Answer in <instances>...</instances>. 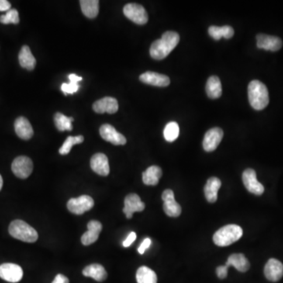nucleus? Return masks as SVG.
I'll list each match as a JSON object with an SVG mask.
<instances>
[{"label":"nucleus","mask_w":283,"mask_h":283,"mask_svg":"<svg viewBox=\"0 0 283 283\" xmlns=\"http://www.w3.org/2000/svg\"><path fill=\"white\" fill-rule=\"evenodd\" d=\"M145 207V203L141 201L138 194H130L125 198L123 212L128 219H131L135 212H142L144 210Z\"/></svg>","instance_id":"obj_13"},{"label":"nucleus","mask_w":283,"mask_h":283,"mask_svg":"<svg viewBox=\"0 0 283 283\" xmlns=\"http://www.w3.org/2000/svg\"><path fill=\"white\" fill-rule=\"evenodd\" d=\"M180 35L173 31H167L161 38L155 40L150 46V56L155 60L165 59L180 42Z\"/></svg>","instance_id":"obj_1"},{"label":"nucleus","mask_w":283,"mask_h":283,"mask_svg":"<svg viewBox=\"0 0 283 283\" xmlns=\"http://www.w3.org/2000/svg\"><path fill=\"white\" fill-rule=\"evenodd\" d=\"M139 80L144 84L156 87H167L170 84L169 77L155 72H146L139 77Z\"/></svg>","instance_id":"obj_18"},{"label":"nucleus","mask_w":283,"mask_h":283,"mask_svg":"<svg viewBox=\"0 0 283 283\" xmlns=\"http://www.w3.org/2000/svg\"><path fill=\"white\" fill-rule=\"evenodd\" d=\"M84 138L83 136H76V137H73V136H69L66 140L65 141L64 144L63 146L59 149V153L62 155L68 154L70 151H71L72 147H73L74 145L80 144L84 142Z\"/></svg>","instance_id":"obj_32"},{"label":"nucleus","mask_w":283,"mask_h":283,"mask_svg":"<svg viewBox=\"0 0 283 283\" xmlns=\"http://www.w3.org/2000/svg\"><path fill=\"white\" fill-rule=\"evenodd\" d=\"M162 177V170L158 166L153 165L148 167L143 173V181L146 185L156 186Z\"/></svg>","instance_id":"obj_24"},{"label":"nucleus","mask_w":283,"mask_h":283,"mask_svg":"<svg viewBox=\"0 0 283 283\" xmlns=\"http://www.w3.org/2000/svg\"><path fill=\"white\" fill-rule=\"evenodd\" d=\"M99 133L100 136H102L104 140L109 142L115 146L126 144V138L122 134L117 132L115 128L112 125H108V124L102 125L100 128Z\"/></svg>","instance_id":"obj_11"},{"label":"nucleus","mask_w":283,"mask_h":283,"mask_svg":"<svg viewBox=\"0 0 283 283\" xmlns=\"http://www.w3.org/2000/svg\"><path fill=\"white\" fill-rule=\"evenodd\" d=\"M208 34L215 40H219L222 37H224L225 39H231L233 37L235 31H234L233 28L229 25L221 27L213 25V26L209 27Z\"/></svg>","instance_id":"obj_27"},{"label":"nucleus","mask_w":283,"mask_h":283,"mask_svg":"<svg viewBox=\"0 0 283 283\" xmlns=\"http://www.w3.org/2000/svg\"><path fill=\"white\" fill-rule=\"evenodd\" d=\"M180 135V127L177 122H169L166 125L164 130V137L166 141L173 143Z\"/></svg>","instance_id":"obj_31"},{"label":"nucleus","mask_w":283,"mask_h":283,"mask_svg":"<svg viewBox=\"0 0 283 283\" xmlns=\"http://www.w3.org/2000/svg\"><path fill=\"white\" fill-rule=\"evenodd\" d=\"M11 169L17 177L24 180L32 174L33 163L29 157L20 156L13 161Z\"/></svg>","instance_id":"obj_7"},{"label":"nucleus","mask_w":283,"mask_h":283,"mask_svg":"<svg viewBox=\"0 0 283 283\" xmlns=\"http://www.w3.org/2000/svg\"><path fill=\"white\" fill-rule=\"evenodd\" d=\"M118 100L112 97H105L93 104V109L98 114H114L118 112Z\"/></svg>","instance_id":"obj_17"},{"label":"nucleus","mask_w":283,"mask_h":283,"mask_svg":"<svg viewBox=\"0 0 283 283\" xmlns=\"http://www.w3.org/2000/svg\"><path fill=\"white\" fill-rule=\"evenodd\" d=\"M136 280L138 283H157V274L151 269L143 266L137 270Z\"/></svg>","instance_id":"obj_29"},{"label":"nucleus","mask_w":283,"mask_h":283,"mask_svg":"<svg viewBox=\"0 0 283 283\" xmlns=\"http://www.w3.org/2000/svg\"><path fill=\"white\" fill-rule=\"evenodd\" d=\"M83 274L86 277H91L98 281H104L107 278V272L103 266L98 264L87 266L83 270Z\"/></svg>","instance_id":"obj_25"},{"label":"nucleus","mask_w":283,"mask_h":283,"mask_svg":"<svg viewBox=\"0 0 283 283\" xmlns=\"http://www.w3.org/2000/svg\"><path fill=\"white\" fill-rule=\"evenodd\" d=\"M52 283H70L69 278L63 274H59L56 276Z\"/></svg>","instance_id":"obj_39"},{"label":"nucleus","mask_w":283,"mask_h":283,"mask_svg":"<svg viewBox=\"0 0 283 283\" xmlns=\"http://www.w3.org/2000/svg\"><path fill=\"white\" fill-rule=\"evenodd\" d=\"M249 103L256 110H262L269 103L268 90L265 84L259 80H253L248 87Z\"/></svg>","instance_id":"obj_2"},{"label":"nucleus","mask_w":283,"mask_h":283,"mask_svg":"<svg viewBox=\"0 0 283 283\" xmlns=\"http://www.w3.org/2000/svg\"><path fill=\"white\" fill-rule=\"evenodd\" d=\"M23 277V270L18 264L12 263L0 265V278L9 282H18Z\"/></svg>","instance_id":"obj_9"},{"label":"nucleus","mask_w":283,"mask_h":283,"mask_svg":"<svg viewBox=\"0 0 283 283\" xmlns=\"http://www.w3.org/2000/svg\"><path fill=\"white\" fill-rule=\"evenodd\" d=\"M150 245H151V240L150 239H146L143 242L142 244L139 246V249H138V251L140 254H143L146 251L148 248L150 247Z\"/></svg>","instance_id":"obj_36"},{"label":"nucleus","mask_w":283,"mask_h":283,"mask_svg":"<svg viewBox=\"0 0 283 283\" xmlns=\"http://www.w3.org/2000/svg\"><path fill=\"white\" fill-rule=\"evenodd\" d=\"M19 14L16 9H11L6 13V15L0 17V22L4 25H8V24L17 25L19 23Z\"/></svg>","instance_id":"obj_33"},{"label":"nucleus","mask_w":283,"mask_h":283,"mask_svg":"<svg viewBox=\"0 0 283 283\" xmlns=\"http://www.w3.org/2000/svg\"><path fill=\"white\" fill-rule=\"evenodd\" d=\"M79 87H80V86H79L78 83L70 81L69 84H66V83L63 84V85H62V91H63V93L66 95L68 94H73L78 91Z\"/></svg>","instance_id":"obj_34"},{"label":"nucleus","mask_w":283,"mask_h":283,"mask_svg":"<svg viewBox=\"0 0 283 283\" xmlns=\"http://www.w3.org/2000/svg\"><path fill=\"white\" fill-rule=\"evenodd\" d=\"M91 169L102 177H107L109 174V160L106 155L102 153H95L91 159Z\"/></svg>","instance_id":"obj_15"},{"label":"nucleus","mask_w":283,"mask_h":283,"mask_svg":"<svg viewBox=\"0 0 283 283\" xmlns=\"http://www.w3.org/2000/svg\"><path fill=\"white\" fill-rule=\"evenodd\" d=\"M11 8V4L7 0H0V11L8 12Z\"/></svg>","instance_id":"obj_38"},{"label":"nucleus","mask_w":283,"mask_h":283,"mask_svg":"<svg viewBox=\"0 0 283 283\" xmlns=\"http://www.w3.org/2000/svg\"><path fill=\"white\" fill-rule=\"evenodd\" d=\"M226 265L228 267L230 266H233L237 269L238 271H241V272H246L250 267L249 260L242 253H235V254L231 255L230 257H228Z\"/></svg>","instance_id":"obj_23"},{"label":"nucleus","mask_w":283,"mask_h":283,"mask_svg":"<svg viewBox=\"0 0 283 283\" xmlns=\"http://www.w3.org/2000/svg\"><path fill=\"white\" fill-rule=\"evenodd\" d=\"M243 231L239 225L228 224L220 228L213 235V242L216 246L224 247L239 241Z\"/></svg>","instance_id":"obj_3"},{"label":"nucleus","mask_w":283,"mask_h":283,"mask_svg":"<svg viewBox=\"0 0 283 283\" xmlns=\"http://www.w3.org/2000/svg\"><path fill=\"white\" fill-rule=\"evenodd\" d=\"M3 184H4V180H3L2 176L0 175V191H1V189H2Z\"/></svg>","instance_id":"obj_41"},{"label":"nucleus","mask_w":283,"mask_h":283,"mask_svg":"<svg viewBox=\"0 0 283 283\" xmlns=\"http://www.w3.org/2000/svg\"><path fill=\"white\" fill-rule=\"evenodd\" d=\"M242 181L249 192L255 195H261L264 192V186L257 180V173L252 168L245 170L242 174Z\"/></svg>","instance_id":"obj_8"},{"label":"nucleus","mask_w":283,"mask_h":283,"mask_svg":"<svg viewBox=\"0 0 283 283\" xmlns=\"http://www.w3.org/2000/svg\"><path fill=\"white\" fill-rule=\"evenodd\" d=\"M162 200L164 201L163 209L166 215L170 217L180 216L182 212L181 206L175 200L174 192L172 190L167 189L163 192Z\"/></svg>","instance_id":"obj_10"},{"label":"nucleus","mask_w":283,"mask_h":283,"mask_svg":"<svg viewBox=\"0 0 283 283\" xmlns=\"http://www.w3.org/2000/svg\"><path fill=\"white\" fill-rule=\"evenodd\" d=\"M18 59H19V63L22 68L26 69L28 70H34L36 60L31 52L29 46L26 45L22 46L19 52Z\"/></svg>","instance_id":"obj_22"},{"label":"nucleus","mask_w":283,"mask_h":283,"mask_svg":"<svg viewBox=\"0 0 283 283\" xmlns=\"http://www.w3.org/2000/svg\"><path fill=\"white\" fill-rule=\"evenodd\" d=\"M87 229L88 231L81 237V242L84 246H90L98 240L99 234L102 232V225L98 221L91 220L87 223Z\"/></svg>","instance_id":"obj_19"},{"label":"nucleus","mask_w":283,"mask_h":283,"mask_svg":"<svg viewBox=\"0 0 283 283\" xmlns=\"http://www.w3.org/2000/svg\"><path fill=\"white\" fill-rule=\"evenodd\" d=\"M80 8L83 14L88 18H95L99 12V1L98 0H81Z\"/></svg>","instance_id":"obj_28"},{"label":"nucleus","mask_w":283,"mask_h":283,"mask_svg":"<svg viewBox=\"0 0 283 283\" xmlns=\"http://www.w3.org/2000/svg\"><path fill=\"white\" fill-rule=\"evenodd\" d=\"M136 239V234L135 232H132L130 235H129V237L127 238L126 240L123 242V246L125 247H129L131 245L135 242Z\"/></svg>","instance_id":"obj_37"},{"label":"nucleus","mask_w":283,"mask_h":283,"mask_svg":"<svg viewBox=\"0 0 283 283\" xmlns=\"http://www.w3.org/2000/svg\"><path fill=\"white\" fill-rule=\"evenodd\" d=\"M124 14L134 23L145 25L148 22V14L143 6L137 4H128L124 8Z\"/></svg>","instance_id":"obj_5"},{"label":"nucleus","mask_w":283,"mask_h":283,"mask_svg":"<svg viewBox=\"0 0 283 283\" xmlns=\"http://www.w3.org/2000/svg\"><path fill=\"white\" fill-rule=\"evenodd\" d=\"M15 129L17 136L24 140H29L34 134L29 120L24 117L17 118L15 123Z\"/></svg>","instance_id":"obj_20"},{"label":"nucleus","mask_w":283,"mask_h":283,"mask_svg":"<svg viewBox=\"0 0 283 283\" xmlns=\"http://www.w3.org/2000/svg\"><path fill=\"white\" fill-rule=\"evenodd\" d=\"M223 132L219 128H213L209 129L205 133L203 139L204 150L207 152H212L218 147L221 141L223 139Z\"/></svg>","instance_id":"obj_12"},{"label":"nucleus","mask_w":283,"mask_h":283,"mask_svg":"<svg viewBox=\"0 0 283 283\" xmlns=\"http://www.w3.org/2000/svg\"><path fill=\"white\" fill-rule=\"evenodd\" d=\"M74 119L73 118L65 116L64 114H61V112H57L54 115V124L60 132H64V131H70V132L73 130L72 123Z\"/></svg>","instance_id":"obj_30"},{"label":"nucleus","mask_w":283,"mask_h":283,"mask_svg":"<svg viewBox=\"0 0 283 283\" xmlns=\"http://www.w3.org/2000/svg\"><path fill=\"white\" fill-rule=\"evenodd\" d=\"M94 205V199L91 197L82 195L79 198H71L67 203V208L72 213L82 215L84 212L91 210Z\"/></svg>","instance_id":"obj_6"},{"label":"nucleus","mask_w":283,"mask_h":283,"mask_svg":"<svg viewBox=\"0 0 283 283\" xmlns=\"http://www.w3.org/2000/svg\"><path fill=\"white\" fill-rule=\"evenodd\" d=\"M221 187V181L216 177H211L207 180L204 191L207 201L210 203H214L217 201L218 191Z\"/></svg>","instance_id":"obj_21"},{"label":"nucleus","mask_w":283,"mask_h":283,"mask_svg":"<svg viewBox=\"0 0 283 283\" xmlns=\"http://www.w3.org/2000/svg\"><path fill=\"white\" fill-rule=\"evenodd\" d=\"M69 79H70V81L75 83L80 82V81L83 80L82 77H79V76L76 75V74H70L69 76Z\"/></svg>","instance_id":"obj_40"},{"label":"nucleus","mask_w":283,"mask_h":283,"mask_svg":"<svg viewBox=\"0 0 283 283\" xmlns=\"http://www.w3.org/2000/svg\"><path fill=\"white\" fill-rule=\"evenodd\" d=\"M207 95L212 99L219 98L222 95V85L220 80L216 76H212L208 79L206 84Z\"/></svg>","instance_id":"obj_26"},{"label":"nucleus","mask_w":283,"mask_h":283,"mask_svg":"<svg viewBox=\"0 0 283 283\" xmlns=\"http://www.w3.org/2000/svg\"><path fill=\"white\" fill-rule=\"evenodd\" d=\"M228 267L225 264L223 266H219L216 268V274L218 278L223 279L228 276Z\"/></svg>","instance_id":"obj_35"},{"label":"nucleus","mask_w":283,"mask_h":283,"mask_svg":"<svg viewBox=\"0 0 283 283\" xmlns=\"http://www.w3.org/2000/svg\"><path fill=\"white\" fill-rule=\"evenodd\" d=\"M264 275L269 281H279L283 276V264L276 259H270L264 267Z\"/></svg>","instance_id":"obj_16"},{"label":"nucleus","mask_w":283,"mask_h":283,"mask_svg":"<svg viewBox=\"0 0 283 283\" xmlns=\"http://www.w3.org/2000/svg\"><path fill=\"white\" fill-rule=\"evenodd\" d=\"M257 47L271 51H278L282 46V41L277 36L266 34H258L257 36Z\"/></svg>","instance_id":"obj_14"},{"label":"nucleus","mask_w":283,"mask_h":283,"mask_svg":"<svg viewBox=\"0 0 283 283\" xmlns=\"http://www.w3.org/2000/svg\"><path fill=\"white\" fill-rule=\"evenodd\" d=\"M9 233L13 238L29 243H33L38 239V233L34 228L20 219L11 222Z\"/></svg>","instance_id":"obj_4"}]
</instances>
